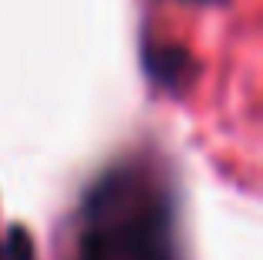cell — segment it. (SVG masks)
<instances>
[{"label":"cell","mask_w":263,"mask_h":260,"mask_svg":"<svg viewBox=\"0 0 263 260\" xmlns=\"http://www.w3.org/2000/svg\"><path fill=\"white\" fill-rule=\"evenodd\" d=\"M143 64H147V73L157 80V84L174 87V90L183 84L186 70H190V57H186V50H180V47H167V44L150 47V50L143 53Z\"/></svg>","instance_id":"obj_1"},{"label":"cell","mask_w":263,"mask_h":260,"mask_svg":"<svg viewBox=\"0 0 263 260\" xmlns=\"http://www.w3.org/2000/svg\"><path fill=\"white\" fill-rule=\"evenodd\" d=\"M10 254H13V260H33L30 257V237H27L20 227L10 230Z\"/></svg>","instance_id":"obj_2"},{"label":"cell","mask_w":263,"mask_h":260,"mask_svg":"<svg viewBox=\"0 0 263 260\" xmlns=\"http://www.w3.org/2000/svg\"><path fill=\"white\" fill-rule=\"evenodd\" d=\"M200 4H206V0H200Z\"/></svg>","instance_id":"obj_3"}]
</instances>
